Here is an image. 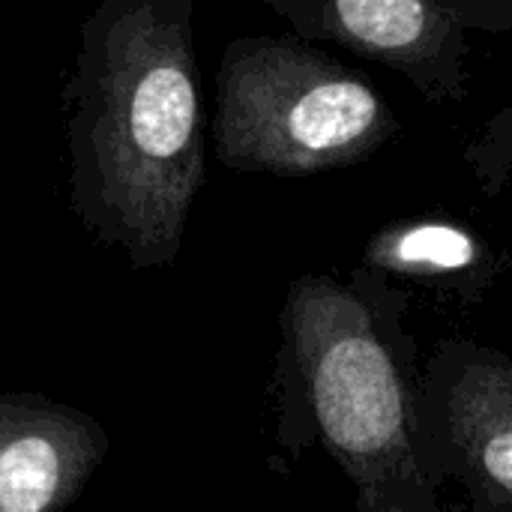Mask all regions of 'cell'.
<instances>
[{
    "label": "cell",
    "mask_w": 512,
    "mask_h": 512,
    "mask_svg": "<svg viewBox=\"0 0 512 512\" xmlns=\"http://www.w3.org/2000/svg\"><path fill=\"white\" fill-rule=\"evenodd\" d=\"M393 132L375 84L306 39L246 36L222 54L213 144L225 168L309 177L372 156Z\"/></svg>",
    "instance_id": "2"
},
{
    "label": "cell",
    "mask_w": 512,
    "mask_h": 512,
    "mask_svg": "<svg viewBox=\"0 0 512 512\" xmlns=\"http://www.w3.org/2000/svg\"><path fill=\"white\" fill-rule=\"evenodd\" d=\"M108 453L102 423L39 393H0V512H66Z\"/></svg>",
    "instance_id": "5"
},
{
    "label": "cell",
    "mask_w": 512,
    "mask_h": 512,
    "mask_svg": "<svg viewBox=\"0 0 512 512\" xmlns=\"http://www.w3.org/2000/svg\"><path fill=\"white\" fill-rule=\"evenodd\" d=\"M450 426L474 471L512 501V363H471L450 396Z\"/></svg>",
    "instance_id": "6"
},
{
    "label": "cell",
    "mask_w": 512,
    "mask_h": 512,
    "mask_svg": "<svg viewBox=\"0 0 512 512\" xmlns=\"http://www.w3.org/2000/svg\"><path fill=\"white\" fill-rule=\"evenodd\" d=\"M285 330L330 450L360 480L402 456V381L366 306L336 282L309 276L291 288Z\"/></svg>",
    "instance_id": "3"
},
{
    "label": "cell",
    "mask_w": 512,
    "mask_h": 512,
    "mask_svg": "<svg viewBox=\"0 0 512 512\" xmlns=\"http://www.w3.org/2000/svg\"><path fill=\"white\" fill-rule=\"evenodd\" d=\"M66 189L84 231L135 270L171 267L204 183L192 0H105L63 87Z\"/></svg>",
    "instance_id": "1"
},
{
    "label": "cell",
    "mask_w": 512,
    "mask_h": 512,
    "mask_svg": "<svg viewBox=\"0 0 512 512\" xmlns=\"http://www.w3.org/2000/svg\"><path fill=\"white\" fill-rule=\"evenodd\" d=\"M483 258L477 240L447 222H411L381 231L366 261L408 276H453L471 270Z\"/></svg>",
    "instance_id": "7"
},
{
    "label": "cell",
    "mask_w": 512,
    "mask_h": 512,
    "mask_svg": "<svg viewBox=\"0 0 512 512\" xmlns=\"http://www.w3.org/2000/svg\"><path fill=\"white\" fill-rule=\"evenodd\" d=\"M312 42H336L405 72L429 99H462L465 30L489 27L501 3L474 0H270Z\"/></svg>",
    "instance_id": "4"
},
{
    "label": "cell",
    "mask_w": 512,
    "mask_h": 512,
    "mask_svg": "<svg viewBox=\"0 0 512 512\" xmlns=\"http://www.w3.org/2000/svg\"><path fill=\"white\" fill-rule=\"evenodd\" d=\"M480 189L495 195L512 177V102L498 111L465 153Z\"/></svg>",
    "instance_id": "8"
}]
</instances>
